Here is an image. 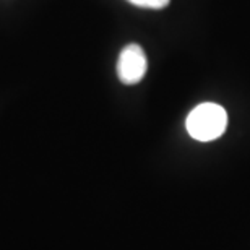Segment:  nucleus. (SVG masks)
<instances>
[{
	"label": "nucleus",
	"mask_w": 250,
	"mask_h": 250,
	"mask_svg": "<svg viewBox=\"0 0 250 250\" xmlns=\"http://www.w3.org/2000/svg\"><path fill=\"white\" fill-rule=\"evenodd\" d=\"M187 132L198 142H211L219 138L228 127V114L219 104L203 103L187 117Z\"/></svg>",
	"instance_id": "1"
},
{
	"label": "nucleus",
	"mask_w": 250,
	"mask_h": 250,
	"mask_svg": "<svg viewBox=\"0 0 250 250\" xmlns=\"http://www.w3.org/2000/svg\"><path fill=\"white\" fill-rule=\"evenodd\" d=\"M146 70V56L138 44H128L122 49L117 61V75L124 84H137L142 82Z\"/></svg>",
	"instance_id": "2"
},
{
	"label": "nucleus",
	"mask_w": 250,
	"mask_h": 250,
	"mask_svg": "<svg viewBox=\"0 0 250 250\" xmlns=\"http://www.w3.org/2000/svg\"><path fill=\"white\" fill-rule=\"evenodd\" d=\"M130 3L137 5V7H143V8H153V10H159L167 7L171 0H128Z\"/></svg>",
	"instance_id": "3"
}]
</instances>
